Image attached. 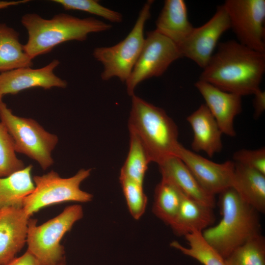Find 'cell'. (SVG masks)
<instances>
[{"mask_svg": "<svg viewBox=\"0 0 265 265\" xmlns=\"http://www.w3.org/2000/svg\"><path fill=\"white\" fill-rule=\"evenodd\" d=\"M83 215L81 205L66 207L58 215L37 225V220L30 218L26 239L27 249L41 265H55L65 259L64 247L60 244L65 234Z\"/></svg>", "mask_w": 265, "mask_h": 265, "instance_id": "obj_5", "label": "cell"}, {"mask_svg": "<svg viewBox=\"0 0 265 265\" xmlns=\"http://www.w3.org/2000/svg\"><path fill=\"white\" fill-rule=\"evenodd\" d=\"M186 120L193 132L191 145L193 152L202 151L212 158L221 151L222 132L205 104L188 116Z\"/></svg>", "mask_w": 265, "mask_h": 265, "instance_id": "obj_16", "label": "cell"}, {"mask_svg": "<svg viewBox=\"0 0 265 265\" xmlns=\"http://www.w3.org/2000/svg\"><path fill=\"white\" fill-rule=\"evenodd\" d=\"M21 23L28 33L24 47L32 59L50 52L62 43L84 41L89 33L108 30L112 27L111 24L93 17L80 18L63 13L50 19L36 13H27L22 16Z\"/></svg>", "mask_w": 265, "mask_h": 265, "instance_id": "obj_2", "label": "cell"}, {"mask_svg": "<svg viewBox=\"0 0 265 265\" xmlns=\"http://www.w3.org/2000/svg\"><path fill=\"white\" fill-rule=\"evenodd\" d=\"M185 237L189 247H184L177 241H172L170 246L203 265H225L224 259L206 241L201 232L194 231Z\"/></svg>", "mask_w": 265, "mask_h": 265, "instance_id": "obj_24", "label": "cell"}, {"mask_svg": "<svg viewBox=\"0 0 265 265\" xmlns=\"http://www.w3.org/2000/svg\"><path fill=\"white\" fill-rule=\"evenodd\" d=\"M13 140L5 126L0 122V177H7L24 169L23 161L15 154Z\"/></svg>", "mask_w": 265, "mask_h": 265, "instance_id": "obj_27", "label": "cell"}, {"mask_svg": "<svg viewBox=\"0 0 265 265\" xmlns=\"http://www.w3.org/2000/svg\"><path fill=\"white\" fill-rule=\"evenodd\" d=\"M6 265H41L37 259L27 250L23 255L15 257Z\"/></svg>", "mask_w": 265, "mask_h": 265, "instance_id": "obj_31", "label": "cell"}, {"mask_svg": "<svg viewBox=\"0 0 265 265\" xmlns=\"http://www.w3.org/2000/svg\"><path fill=\"white\" fill-rule=\"evenodd\" d=\"M91 169H80L72 177L63 178L53 170L32 177L35 187L26 196L22 208L30 217L46 207L66 202L86 203L93 195L80 188V184L90 175Z\"/></svg>", "mask_w": 265, "mask_h": 265, "instance_id": "obj_7", "label": "cell"}, {"mask_svg": "<svg viewBox=\"0 0 265 265\" xmlns=\"http://www.w3.org/2000/svg\"><path fill=\"white\" fill-rule=\"evenodd\" d=\"M183 57L178 47L156 29L149 31L132 70L125 82L127 91L133 95L143 80L161 76L174 61Z\"/></svg>", "mask_w": 265, "mask_h": 265, "instance_id": "obj_9", "label": "cell"}, {"mask_svg": "<svg viewBox=\"0 0 265 265\" xmlns=\"http://www.w3.org/2000/svg\"><path fill=\"white\" fill-rule=\"evenodd\" d=\"M184 194L172 182L161 178L155 190L153 213L170 226L178 212Z\"/></svg>", "mask_w": 265, "mask_h": 265, "instance_id": "obj_23", "label": "cell"}, {"mask_svg": "<svg viewBox=\"0 0 265 265\" xmlns=\"http://www.w3.org/2000/svg\"><path fill=\"white\" fill-rule=\"evenodd\" d=\"M30 216L22 207L0 210V265H6L26 242Z\"/></svg>", "mask_w": 265, "mask_h": 265, "instance_id": "obj_15", "label": "cell"}, {"mask_svg": "<svg viewBox=\"0 0 265 265\" xmlns=\"http://www.w3.org/2000/svg\"><path fill=\"white\" fill-rule=\"evenodd\" d=\"M27 1H28V0H19L12 1H0V9L7 7L9 6L18 5L23 3H25Z\"/></svg>", "mask_w": 265, "mask_h": 265, "instance_id": "obj_33", "label": "cell"}, {"mask_svg": "<svg viewBox=\"0 0 265 265\" xmlns=\"http://www.w3.org/2000/svg\"><path fill=\"white\" fill-rule=\"evenodd\" d=\"M156 30L179 47L194 27L188 18L186 2L183 0H166L156 21Z\"/></svg>", "mask_w": 265, "mask_h": 265, "instance_id": "obj_18", "label": "cell"}, {"mask_svg": "<svg viewBox=\"0 0 265 265\" xmlns=\"http://www.w3.org/2000/svg\"><path fill=\"white\" fill-rule=\"evenodd\" d=\"M225 265H265V238L259 234L233 251Z\"/></svg>", "mask_w": 265, "mask_h": 265, "instance_id": "obj_26", "label": "cell"}, {"mask_svg": "<svg viewBox=\"0 0 265 265\" xmlns=\"http://www.w3.org/2000/svg\"><path fill=\"white\" fill-rule=\"evenodd\" d=\"M230 28V23L223 5L217 6L213 16L202 26L194 27L178 47L182 57L194 61L204 69L213 54L221 35Z\"/></svg>", "mask_w": 265, "mask_h": 265, "instance_id": "obj_11", "label": "cell"}, {"mask_svg": "<svg viewBox=\"0 0 265 265\" xmlns=\"http://www.w3.org/2000/svg\"><path fill=\"white\" fill-rule=\"evenodd\" d=\"M130 133V148L120 171L123 176L143 185L146 172L151 161L147 151L138 136Z\"/></svg>", "mask_w": 265, "mask_h": 265, "instance_id": "obj_25", "label": "cell"}, {"mask_svg": "<svg viewBox=\"0 0 265 265\" xmlns=\"http://www.w3.org/2000/svg\"><path fill=\"white\" fill-rule=\"evenodd\" d=\"M234 161L255 170L265 175V148L256 150L242 149L233 155Z\"/></svg>", "mask_w": 265, "mask_h": 265, "instance_id": "obj_30", "label": "cell"}, {"mask_svg": "<svg viewBox=\"0 0 265 265\" xmlns=\"http://www.w3.org/2000/svg\"><path fill=\"white\" fill-rule=\"evenodd\" d=\"M175 156L184 162L201 186L208 193L215 196L232 187L235 172L234 161L216 163L186 149L181 144Z\"/></svg>", "mask_w": 265, "mask_h": 265, "instance_id": "obj_12", "label": "cell"}, {"mask_svg": "<svg viewBox=\"0 0 265 265\" xmlns=\"http://www.w3.org/2000/svg\"><path fill=\"white\" fill-rule=\"evenodd\" d=\"M128 126L129 131L133 132L141 141L151 161L158 164L175 156L180 144L178 128L162 108L134 94Z\"/></svg>", "mask_w": 265, "mask_h": 265, "instance_id": "obj_4", "label": "cell"}, {"mask_svg": "<svg viewBox=\"0 0 265 265\" xmlns=\"http://www.w3.org/2000/svg\"><path fill=\"white\" fill-rule=\"evenodd\" d=\"M32 59L19 40V33L5 24H0V72L31 67Z\"/></svg>", "mask_w": 265, "mask_h": 265, "instance_id": "obj_21", "label": "cell"}, {"mask_svg": "<svg viewBox=\"0 0 265 265\" xmlns=\"http://www.w3.org/2000/svg\"><path fill=\"white\" fill-rule=\"evenodd\" d=\"M65 10H79L102 17L113 23H119L123 20L122 14L100 4L95 0H54Z\"/></svg>", "mask_w": 265, "mask_h": 265, "instance_id": "obj_29", "label": "cell"}, {"mask_svg": "<svg viewBox=\"0 0 265 265\" xmlns=\"http://www.w3.org/2000/svg\"><path fill=\"white\" fill-rule=\"evenodd\" d=\"M219 194L222 218L202 233L225 259L235 249L261 234V224L259 212L244 202L234 188L229 187Z\"/></svg>", "mask_w": 265, "mask_h": 265, "instance_id": "obj_3", "label": "cell"}, {"mask_svg": "<svg viewBox=\"0 0 265 265\" xmlns=\"http://www.w3.org/2000/svg\"><path fill=\"white\" fill-rule=\"evenodd\" d=\"M199 80L240 96L254 95L265 71V53L233 40L218 44L217 51L203 69Z\"/></svg>", "mask_w": 265, "mask_h": 265, "instance_id": "obj_1", "label": "cell"}, {"mask_svg": "<svg viewBox=\"0 0 265 265\" xmlns=\"http://www.w3.org/2000/svg\"><path fill=\"white\" fill-rule=\"evenodd\" d=\"M223 5L238 42L265 53V0H226Z\"/></svg>", "mask_w": 265, "mask_h": 265, "instance_id": "obj_10", "label": "cell"}, {"mask_svg": "<svg viewBox=\"0 0 265 265\" xmlns=\"http://www.w3.org/2000/svg\"><path fill=\"white\" fill-rule=\"evenodd\" d=\"M119 180L129 211L134 219L138 220L145 212L147 204L143 185L120 176Z\"/></svg>", "mask_w": 265, "mask_h": 265, "instance_id": "obj_28", "label": "cell"}, {"mask_svg": "<svg viewBox=\"0 0 265 265\" xmlns=\"http://www.w3.org/2000/svg\"><path fill=\"white\" fill-rule=\"evenodd\" d=\"M212 208L185 194L173 224L170 226L178 236H185L193 231L202 232L214 222Z\"/></svg>", "mask_w": 265, "mask_h": 265, "instance_id": "obj_19", "label": "cell"}, {"mask_svg": "<svg viewBox=\"0 0 265 265\" xmlns=\"http://www.w3.org/2000/svg\"><path fill=\"white\" fill-rule=\"evenodd\" d=\"M162 178L174 184L185 195L212 208L215 205L214 195L207 192L178 157H168L158 164Z\"/></svg>", "mask_w": 265, "mask_h": 265, "instance_id": "obj_17", "label": "cell"}, {"mask_svg": "<svg viewBox=\"0 0 265 265\" xmlns=\"http://www.w3.org/2000/svg\"><path fill=\"white\" fill-rule=\"evenodd\" d=\"M29 165L7 177H0V210L9 207H22L24 198L35 187Z\"/></svg>", "mask_w": 265, "mask_h": 265, "instance_id": "obj_22", "label": "cell"}, {"mask_svg": "<svg viewBox=\"0 0 265 265\" xmlns=\"http://www.w3.org/2000/svg\"><path fill=\"white\" fill-rule=\"evenodd\" d=\"M232 187L244 202L253 207L258 212H265V175L252 168L235 162Z\"/></svg>", "mask_w": 265, "mask_h": 265, "instance_id": "obj_20", "label": "cell"}, {"mask_svg": "<svg viewBox=\"0 0 265 265\" xmlns=\"http://www.w3.org/2000/svg\"><path fill=\"white\" fill-rule=\"evenodd\" d=\"M0 119L11 136L16 152L38 163L43 170L53 164L52 152L57 145V135L46 131L36 121L13 114L0 100Z\"/></svg>", "mask_w": 265, "mask_h": 265, "instance_id": "obj_6", "label": "cell"}, {"mask_svg": "<svg viewBox=\"0 0 265 265\" xmlns=\"http://www.w3.org/2000/svg\"><path fill=\"white\" fill-rule=\"evenodd\" d=\"M153 2L148 0L145 3L133 28L124 39L113 46L94 50V57L103 66L101 75L103 80L117 77L125 82L129 78L144 44V27L151 17Z\"/></svg>", "mask_w": 265, "mask_h": 265, "instance_id": "obj_8", "label": "cell"}, {"mask_svg": "<svg viewBox=\"0 0 265 265\" xmlns=\"http://www.w3.org/2000/svg\"><path fill=\"white\" fill-rule=\"evenodd\" d=\"M253 99L254 117H259L265 109V92L261 89L254 94Z\"/></svg>", "mask_w": 265, "mask_h": 265, "instance_id": "obj_32", "label": "cell"}, {"mask_svg": "<svg viewBox=\"0 0 265 265\" xmlns=\"http://www.w3.org/2000/svg\"><path fill=\"white\" fill-rule=\"evenodd\" d=\"M60 62L53 59L47 65L38 69L21 68L0 73V100L6 94L14 95L24 90L41 87L65 88L67 82L57 76L54 69Z\"/></svg>", "mask_w": 265, "mask_h": 265, "instance_id": "obj_13", "label": "cell"}, {"mask_svg": "<svg viewBox=\"0 0 265 265\" xmlns=\"http://www.w3.org/2000/svg\"><path fill=\"white\" fill-rule=\"evenodd\" d=\"M194 85L205 100V104L215 119L222 133L235 136L234 120L242 110L241 96L224 91L200 80Z\"/></svg>", "mask_w": 265, "mask_h": 265, "instance_id": "obj_14", "label": "cell"}]
</instances>
